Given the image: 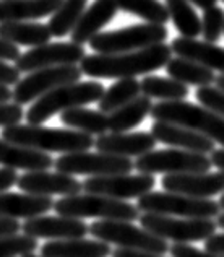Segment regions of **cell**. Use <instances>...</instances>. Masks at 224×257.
<instances>
[{"mask_svg":"<svg viewBox=\"0 0 224 257\" xmlns=\"http://www.w3.org/2000/svg\"><path fill=\"white\" fill-rule=\"evenodd\" d=\"M171 57V46L161 43L132 52L85 56L80 70L91 78H135L166 67Z\"/></svg>","mask_w":224,"mask_h":257,"instance_id":"6da1fadb","label":"cell"},{"mask_svg":"<svg viewBox=\"0 0 224 257\" xmlns=\"http://www.w3.org/2000/svg\"><path fill=\"white\" fill-rule=\"evenodd\" d=\"M2 139L38 152L77 153L88 152L94 145L93 135L75 128H52L43 125H10L2 128Z\"/></svg>","mask_w":224,"mask_h":257,"instance_id":"7a4b0ae2","label":"cell"},{"mask_svg":"<svg viewBox=\"0 0 224 257\" xmlns=\"http://www.w3.org/2000/svg\"><path fill=\"white\" fill-rule=\"evenodd\" d=\"M104 93V86L98 82H77L59 86L56 90L46 93L30 106L26 112L28 124L41 125L49 120L57 112H64L75 107H83L86 104L96 103Z\"/></svg>","mask_w":224,"mask_h":257,"instance_id":"3957f363","label":"cell"},{"mask_svg":"<svg viewBox=\"0 0 224 257\" xmlns=\"http://www.w3.org/2000/svg\"><path fill=\"white\" fill-rule=\"evenodd\" d=\"M149 116L154 120L190 128L224 147V119L201 104H192L188 101H161L153 104Z\"/></svg>","mask_w":224,"mask_h":257,"instance_id":"277c9868","label":"cell"},{"mask_svg":"<svg viewBox=\"0 0 224 257\" xmlns=\"http://www.w3.org/2000/svg\"><path fill=\"white\" fill-rule=\"evenodd\" d=\"M54 210L60 216L69 218H90L96 216L99 220L112 221H135L140 218V210L125 200H117L96 194H77L67 195L54 202Z\"/></svg>","mask_w":224,"mask_h":257,"instance_id":"5b68a950","label":"cell"},{"mask_svg":"<svg viewBox=\"0 0 224 257\" xmlns=\"http://www.w3.org/2000/svg\"><path fill=\"white\" fill-rule=\"evenodd\" d=\"M93 238L98 241L115 244L128 251H141L164 255L169 252V246L166 239H161L153 233L146 231L145 228L135 226L132 221H112V220H101L94 221L88 226Z\"/></svg>","mask_w":224,"mask_h":257,"instance_id":"8992f818","label":"cell"},{"mask_svg":"<svg viewBox=\"0 0 224 257\" xmlns=\"http://www.w3.org/2000/svg\"><path fill=\"white\" fill-rule=\"evenodd\" d=\"M167 35L164 25H133L115 31L98 33L90 39V46L96 54H122L161 44L167 39Z\"/></svg>","mask_w":224,"mask_h":257,"instance_id":"52a82bcc","label":"cell"},{"mask_svg":"<svg viewBox=\"0 0 224 257\" xmlns=\"http://www.w3.org/2000/svg\"><path fill=\"white\" fill-rule=\"evenodd\" d=\"M137 208L143 213L182 218H214L221 213L219 204L211 199H196L174 192H148L138 199Z\"/></svg>","mask_w":224,"mask_h":257,"instance_id":"ba28073f","label":"cell"},{"mask_svg":"<svg viewBox=\"0 0 224 257\" xmlns=\"http://www.w3.org/2000/svg\"><path fill=\"white\" fill-rule=\"evenodd\" d=\"M141 228L161 239L174 241L175 244L206 241L216 233L218 225L213 218H175L167 215H140Z\"/></svg>","mask_w":224,"mask_h":257,"instance_id":"9c48e42d","label":"cell"},{"mask_svg":"<svg viewBox=\"0 0 224 257\" xmlns=\"http://www.w3.org/2000/svg\"><path fill=\"white\" fill-rule=\"evenodd\" d=\"M211 158L208 155L180 150H151L135 160L133 168L141 174H185L206 173L211 170Z\"/></svg>","mask_w":224,"mask_h":257,"instance_id":"30bf717a","label":"cell"},{"mask_svg":"<svg viewBox=\"0 0 224 257\" xmlns=\"http://www.w3.org/2000/svg\"><path fill=\"white\" fill-rule=\"evenodd\" d=\"M81 70L77 65H57L30 72L28 77L22 78L12 91V99L15 104H30L46 93L59 86L77 83L81 78Z\"/></svg>","mask_w":224,"mask_h":257,"instance_id":"8fae6325","label":"cell"},{"mask_svg":"<svg viewBox=\"0 0 224 257\" xmlns=\"http://www.w3.org/2000/svg\"><path fill=\"white\" fill-rule=\"evenodd\" d=\"M59 173L64 174H86V176H109L127 174L133 170V161L127 157H117L109 153L77 152L65 153L54 161Z\"/></svg>","mask_w":224,"mask_h":257,"instance_id":"7c38bea8","label":"cell"},{"mask_svg":"<svg viewBox=\"0 0 224 257\" xmlns=\"http://www.w3.org/2000/svg\"><path fill=\"white\" fill-rule=\"evenodd\" d=\"M156 181L153 174H109L94 176L81 182L86 194L104 195V197L127 200L140 199L141 195L153 191Z\"/></svg>","mask_w":224,"mask_h":257,"instance_id":"4fadbf2b","label":"cell"},{"mask_svg":"<svg viewBox=\"0 0 224 257\" xmlns=\"http://www.w3.org/2000/svg\"><path fill=\"white\" fill-rule=\"evenodd\" d=\"M85 57V47L77 43H46L20 54L15 60L17 70L30 73L57 65H77Z\"/></svg>","mask_w":224,"mask_h":257,"instance_id":"5bb4252c","label":"cell"},{"mask_svg":"<svg viewBox=\"0 0 224 257\" xmlns=\"http://www.w3.org/2000/svg\"><path fill=\"white\" fill-rule=\"evenodd\" d=\"M166 192L182 194L196 199H211L224 192V171L166 174L161 181Z\"/></svg>","mask_w":224,"mask_h":257,"instance_id":"9a60e30c","label":"cell"},{"mask_svg":"<svg viewBox=\"0 0 224 257\" xmlns=\"http://www.w3.org/2000/svg\"><path fill=\"white\" fill-rule=\"evenodd\" d=\"M17 186L20 191L31 195H77L83 191V186L78 179L64 173H49V171H28L23 176H18Z\"/></svg>","mask_w":224,"mask_h":257,"instance_id":"2e32d148","label":"cell"},{"mask_svg":"<svg viewBox=\"0 0 224 257\" xmlns=\"http://www.w3.org/2000/svg\"><path fill=\"white\" fill-rule=\"evenodd\" d=\"M22 229L26 236L35 239H78L85 238L90 233V228L85 221L77 218H69V216H35V218H28Z\"/></svg>","mask_w":224,"mask_h":257,"instance_id":"e0dca14e","label":"cell"},{"mask_svg":"<svg viewBox=\"0 0 224 257\" xmlns=\"http://www.w3.org/2000/svg\"><path fill=\"white\" fill-rule=\"evenodd\" d=\"M156 145V139L151 132H109L98 135L94 147L101 153L117 155V157H141L151 152Z\"/></svg>","mask_w":224,"mask_h":257,"instance_id":"ac0fdd59","label":"cell"},{"mask_svg":"<svg viewBox=\"0 0 224 257\" xmlns=\"http://www.w3.org/2000/svg\"><path fill=\"white\" fill-rule=\"evenodd\" d=\"M151 135L156 139V142L172 145L175 148H180V150H188V152H195L201 155L213 153L216 150L214 142L211 139H208L198 132L190 131V128L177 125V124L156 120L151 127Z\"/></svg>","mask_w":224,"mask_h":257,"instance_id":"d6986e66","label":"cell"},{"mask_svg":"<svg viewBox=\"0 0 224 257\" xmlns=\"http://www.w3.org/2000/svg\"><path fill=\"white\" fill-rule=\"evenodd\" d=\"M171 49L177 57H184L188 60L206 67L209 70H218L224 75V47L216 46L214 43L200 41L192 38H175Z\"/></svg>","mask_w":224,"mask_h":257,"instance_id":"ffe728a7","label":"cell"},{"mask_svg":"<svg viewBox=\"0 0 224 257\" xmlns=\"http://www.w3.org/2000/svg\"><path fill=\"white\" fill-rule=\"evenodd\" d=\"M117 10L119 7L115 0H94V4L86 12H83L80 22L72 30V43H77L80 46L90 43V39L101 33L103 26H106L115 17Z\"/></svg>","mask_w":224,"mask_h":257,"instance_id":"44dd1931","label":"cell"},{"mask_svg":"<svg viewBox=\"0 0 224 257\" xmlns=\"http://www.w3.org/2000/svg\"><path fill=\"white\" fill-rule=\"evenodd\" d=\"M0 165L9 170L46 171L54 166V160L49 153L38 152L0 139Z\"/></svg>","mask_w":224,"mask_h":257,"instance_id":"7402d4cb","label":"cell"},{"mask_svg":"<svg viewBox=\"0 0 224 257\" xmlns=\"http://www.w3.org/2000/svg\"><path fill=\"white\" fill-rule=\"evenodd\" d=\"M54 207L51 197L31 194L0 192V218H35L44 215Z\"/></svg>","mask_w":224,"mask_h":257,"instance_id":"603a6c76","label":"cell"},{"mask_svg":"<svg viewBox=\"0 0 224 257\" xmlns=\"http://www.w3.org/2000/svg\"><path fill=\"white\" fill-rule=\"evenodd\" d=\"M111 254V244L85 238L52 241L41 247L43 257H109Z\"/></svg>","mask_w":224,"mask_h":257,"instance_id":"cb8c5ba5","label":"cell"},{"mask_svg":"<svg viewBox=\"0 0 224 257\" xmlns=\"http://www.w3.org/2000/svg\"><path fill=\"white\" fill-rule=\"evenodd\" d=\"M62 0H0V23L28 22L51 15Z\"/></svg>","mask_w":224,"mask_h":257,"instance_id":"d4e9b609","label":"cell"},{"mask_svg":"<svg viewBox=\"0 0 224 257\" xmlns=\"http://www.w3.org/2000/svg\"><path fill=\"white\" fill-rule=\"evenodd\" d=\"M0 38L15 46L36 47L49 43L52 35L47 25L33 22H7L0 23Z\"/></svg>","mask_w":224,"mask_h":257,"instance_id":"484cf974","label":"cell"},{"mask_svg":"<svg viewBox=\"0 0 224 257\" xmlns=\"http://www.w3.org/2000/svg\"><path fill=\"white\" fill-rule=\"evenodd\" d=\"M151 98L138 96L128 104L119 107L117 111L107 114V131L109 132H127L130 128L140 125L146 116L151 112Z\"/></svg>","mask_w":224,"mask_h":257,"instance_id":"4316f807","label":"cell"},{"mask_svg":"<svg viewBox=\"0 0 224 257\" xmlns=\"http://www.w3.org/2000/svg\"><path fill=\"white\" fill-rule=\"evenodd\" d=\"M166 70L171 78L184 85H193L198 88L213 85L216 80L213 70L184 57H171L166 64Z\"/></svg>","mask_w":224,"mask_h":257,"instance_id":"83f0119b","label":"cell"},{"mask_svg":"<svg viewBox=\"0 0 224 257\" xmlns=\"http://www.w3.org/2000/svg\"><path fill=\"white\" fill-rule=\"evenodd\" d=\"M86 4L88 0H62L56 12L52 13L49 23H47L51 35L56 38L70 35L72 30L80 22L81 15H83Z\"/></svg>","mask_w":224,"mask_h":257,"instance_id":"f1b7e54d","label":"cell"},{"mask_svg":"<svg viewBox=\"0 0 224 257\" xmlns=\"http://www.w3.org/2000/svg\"><path fill=\"white\" fill-rule=\"evenodd\" d=\"M164 5L182 38L195 39L201 35V20L188 0H166Z\"/></svg>","mask_w":224,"mask_h":257,"instance_id":"f546056e","label":"cell"},{"mask_svg":"<svg viewBox=\"0 0 224 257\" xmlns=\"http://www.w3.org/2000/svg\"><path fill=\"white\" fill-rule=\"evenodd\" d=\"M60 120L70 128L90 135H103L107 132V114L101 111L75 107V109L64 111L60 114Z\"/></svg>","mask_w":224,"mask_h":257,"instance_id":"4dcf8cb0","label":"cell"},{"mask_svg":"<svg viewBox=\"0 0 224 257\" xmlns=\"http://www.w3.org/2000/svg\"><path fill=\"white\" fill-rule=\"evenodd\" d=\"M140 91L143 96L156 98L161 101H184L188 96L187 85L174 78H164L156 75H146L140 82Z\"/></svg>","mask_w":224,"mask_h":257,"instance_id":"1f68e13d","label":"cell"},{"mask_svg":"<svg viewBox=\"0 0 224 257\" xmlns=\"http://www.w3.org/2000/svg\"><path fill=\"white\" fill-rule=\"evenodd\" d=\"M140 82L135 78H120L109 90H104L103 96L98 101L99 111L104 114H111L119 107L128 104L130 101L140 96Z\"/></svg>","mask_w":224,"mask_h":257,"instance_id":"d6a6232c","label":"cell"},{"mask_svg":"<svg viewBox=\"0 0 224 257\" xmlns=\"http://www.w3.org/2000/svg\"><path fill=\"white\" fill-rule=\"evenodd\" d=\"M115 4L122 12L143 18L146 23L166 25L169 22V12L159 0H115Z\"/></svg>","mask_w":224,"mask_h":257,"instance_id":"836d02e7","label":"cell"},{"mask_svg":"<svg viewBox=\"0 0 224 257\" xmlns=\"http://www.w3.org/2000/svg\"><path fill=\"white\" fill-rule=\"evenodd\" d=\"M224 33V10L214 5L205 10L201 18V36L208 43H214Z\"/></svg>","mask_w":224,"mask_h":257,"instance_id":"e575fe53","label":"cell"},{"mask_svg":"<svg viewBox=\"0 0 224 257\" xmlns=\"http://www.w3.org/2000/svg\"><path fill=\"white\" fill-rule=\"evenodd\" d=\"M38 242L26 234H10L0 238V257H17L35 252Z\"/></svg>","mask_w":224,"mask_h":257,"instance_id":"d590c367","label":"cell"},{"mask_svg":"<svg viewBox=\"0 0 224 257\" xmlns=\"http://www.w3.org/2000/svg\"><path fill=\"white\" fill-rule=\"evenodd\" d=\"M195 96L200 101L201 106L211 109L213 112H216L218 116L224 119V93L221 90H218V88L213 85L201 86L196 90Z\"/></svg>","mask_w":224,"mask_h":257,"instance_id":"8d00e7d4","label":"cell"},{"mask_svg":"<svg viewBox=\"0 0 224 257\" xmlns=\"http://www.w3.org/2000/svg\"><path fill=\"white\" fill-rule=\"evenodd\" d=\"M23 109L15 103H0V127H10L20 124L23 119Z\"/></svg>","mask_w":224,"mask_h":257,"instance_id":"74e56055","label":"cell"},{"mask_svg":"<svg viewBox=\"0 0 224 257\" xmlns=\"http://www.w3.org/2000/svg\"><path fill=\"white\" fill-rule=\"evenodd\" d=\"M169 252H171L172 257H224L222 254L200 251V249L188 244H174L172 247H169Z\"/></svg>","mask_w":224,"mask_h":257,"instance_id":"f35d334b","label":"cell"},{"mask_svg":"<svg viewBox=\"0 0 224 257\" xmlns=\"http://www.w3.org/2000/svg\"><path fill=\"white\" fill-rule=\"evenodd\" d=\"M20 82V72L17 70L15 65H9L5 60L0 59V85L10 86L17 85Z\"/></svg>","mask_w":224,"mask_h":257,"instance_id":"ab89813d","label":"cell"},{"mask_svg":"<svg viewBox=\"0 0 224 257\" xmlns=\"http://www.w3.org/2000/svg\"><path fill=\"white\" fill-rule=\"evenodd\" d=\"M18 181V174L15 170H9V168H0V192L7 191L12 186H15Z\"/></svg>","mask_w":224,"mask_h":257,"instance_id":"60d3db41","label":"cell"},{"mask_svg":"<svg viewBox=\"0 0 224 257\" xmlns=\"http://www.w3.org/2000/svg\"><path fill=\"white\" fill-rule=\"evenodd\" d=\"M18 57H20L18 46L12 44V43L0 38V59L7 62V60H17Z\"/></svg>","mask_w":224,"mask_h":257,"instance_id":"b9f144b4","label":"cell"},{"mask_svg":"<svg viewBox=\"0 0 224 257\" xmlns=\"http://www.w3.org/2000/svg\"><path fill=\"white\" fill-rule=\"evenodd\" d=\"M18 229H22L18 220L0 218V238H4V236H10V234H17Z\"/></svg>","mask_w":224,"mask_h":257,"instance_id":"7bdbcfd3","label":"cell"},{"mask_svg":"<svg viewBox=\"0 0 224 257\" xmlns=\"http://www.w3.org/2000/svg\"><path fill=\"white\" fill-rule=\"evenodd\" d=\"M205 247L208 252L222 254L224 255V234H213L205 242Z\"/></svg>","mask_w":224,"mask_h":257,"instance_id":"ee69618b","label":"cell"},{"mask_svg":"<svg viewBox=\"0 0 224 257\" xmlns=\"http://www.w3.org/2000/svg\"><path fill=\"white\" fill-rule=\"evenodd\" d=\"M112 257H162L159 254H151V252H141V251H128V249H115L111 254Z\"/></svg>","mask_w":224,"mask_h":257,"instance_id":"f6af8a7d","label":"cell"},{"mask_svg":"<svg viewBox=\"0 0 224 257\" xmlns=\"http://www.w3.org/2000/svg\"><path fill=\"white\" fill-rule=\"evenodd\" d=\"M211 165L219 168L221 171H224V148H221V150H214L211 153Z\"/></svg>","mask_w":224,"mask_h":257,"instance_id":"bcb514c9","label":"cell"},{"mask_svg":"<svg viewBox=\"0 0 224 257\" xmlns=\"http://www.w3.org/2000/svg\"><path fill=\"white\" fill-rule=\"evenodd\" d=\"M188 2L196 5V7H200V9H203V10H206V9H209V7H214L218 0H188Z\"/></svg>","mask_w":224,"mask_h":257,"instance_id":"7dc6e473","label":"cell"},{"mask_svg":"<svg viewBox=\"0 0 224 257\" xmlns=\"http://www.w3.org/2000/svg\"><path fill=\"white\" fill-rule=\"evenodd\" d=\"M12 99V91L9 90V86L0 85V103H9Z\"/></svg>","mask_w":224,"mask_h":257,"instance_id":"c3c4849f","label":"cell"},{"mask_svg":"<svg viewBox=\"0 0 224 257\" xmlns=\"http://www.w3.org/2000/svg\"><path fill=\"white\" fill-rule=\"evenodd\" d=\"M214 83H216V88H218V90H221V91L224 93V75H221V77H216Z\"/></svg>","mask_w":224,"mask_h":257,"instance_id":"681fc988","label":"cell"},{"mask_svg":"<svg viewBox=\"0 0 224 257\" xmlns=\"http://www.w3.org/2000/svg\"><path fill=\"white\" fill-rule=\"evenodd\" d=\"M216 225H218L221 229H224V213L218 215V221H216Z\"/></svg>","mask_w":224,"mask_h":257,"instance_id":"f907efd6","label":"cell"},{"mask_svg":"<svg viewBox=\"0 0 224 257\" xmlns=\"http://www.w3.org/2000/svg\"><path fill=\"white\" fill-rule=\"evenodd\" d=\"M219 207H221V210H224V192H222V195H221V199H219Z\"/></svg>","mask_w":224,"mask_h":257,"instance_id":"816d5d0a","label":"cell"},{"mask_svg":"<svg viewBox=\"0 0 224 257\" xmlns=\"http://www.w3.org/2000/svg\"><path fill=\"white\" fill-rule=\"evenodd\" d=\"M22 257H43V255H35L33 252H30V254H25V255H22Z\"/></svg>","mask_w":224,"mask_h":257,"instance_id":"f5cc1de1","label":"cell"},{"mask_svg":"<svg viewBox=\"0 0 224 257\" xmlns=\"http://www.w3.org/2000/svg\"><path fill=\"white\" fill-rule=\"evenodd\" d=\"M222 2H224V0H222Z\"/></svg>","mask_w":224,"mask_h":257,"instance_id":"db71d44e","label":"cell"}]
</instances>
